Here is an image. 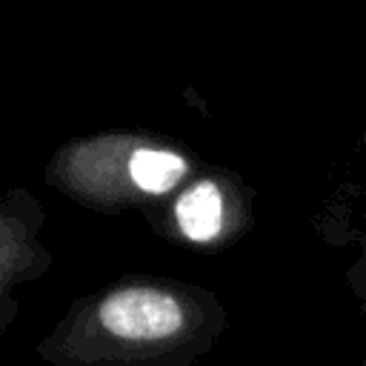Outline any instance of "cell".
<instances>
[{
    "instance_id": "1",
    "label": "cell",
    "mask_w": 366,
    "mask_h": 366,
    "mask_svg": "<svg viewBox=\"0 0 366 366\" xmlns=\"http://www.w3.org/2000/svg\"><path fill=\"white\" fill-rule=\"evenodd\" d=\"M226 326L229 312L212 289L134 274L74 300L37 355L49 366H192Z\"/></svg>"
},
{
    "instance_id": "2",
    "label": "cell",
    "mask_w": 366,
    "mask_h": 366,
    "mask_svg": "<svg viewBox=\"0 0 366 366\" xmlns=\"http://www.w3.org/2000/svg\"><path fill=\"white\" fill-rule=\"evenodd\" d=\"M200 172L194 154L152 132H97L63 143L46 163V183L74 203L114 214L140 209L152 226Z\"/></svg>"
},
{
    "instance_id": "3",
    "label": "cell",
    "mask_w": 366,
    "mask_h": 366,
    "mask_svg": "<svg viewBox=\"0 0 366 366\" xmlns=\"http://www.w3.org/2000/svg\"><path fill=\"white\" fill-rule=\"evenodd\" d=\"M252 226V200L240 177L203 169L169 200L154 232L200 249H223Z\"/></svg>"
},
{
    "instance_id": "4",
    "label": "cell",
    "mask_w": 366,
    "mask_h": 366,
    "mask_svg": "<svg viewBox=\"0 0 366 366\" xmlns=\"http://www.w3.org/2000/svg\"><path fill=\"white\" fill-rule=\"evenodd\" d=\"M46 223L43 206L26 189H9L0 203V329L6 332L14 315V289L37 280L51 266V252L40 243Z\"/></svg>"
},
{
    "instance_id": "5",
    "label": "cell",
    "mask_w": 366,
    "mask_h": 366,
    "mask_svg": "<svg viewBox=\"0 0 366 366\" xmlns=\"http://www.w3.org/2000/svg\"><path fill=\"white\" fill-rule=\"evenodd\" d=\"M360 366H366V360H363V363H360Z\"/></svg>"
}]
</instances>
